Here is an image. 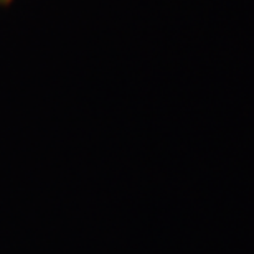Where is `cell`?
Segmentation results:
<instances>
[{
	"label": "cell",
	"instance_id": "cell-1",
	"mask_svg": "<svg viewBox=\"0 0 254 254\" xmlns=\"http://www.w3.org/2000/svg\"><path fill=\"white\" fill-rule=\"evenodd\" d=\"M10 2H12V0H0V5H7Z\"/></svg>",
	"mask_w": 254,
	"mask_h": 254
}]
</instances>
